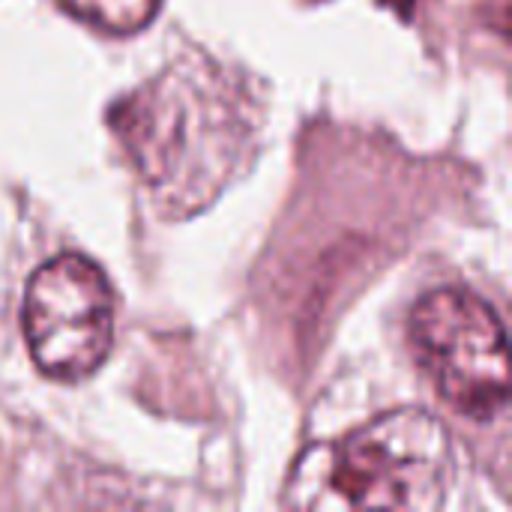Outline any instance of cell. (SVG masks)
<instances>
[{
	"instance_id": "obj_1",
	"label": "cell",
	"mask_w": 512,
	"mask_h": 512,
	"mask_svg": "<svg viewBox=\"0 0 512 512\" xmlns=\"http://www.w3.org/2000/svg\"><path fill=\"white\" fill-rule=\"evenodd\" d=\"M111 126L156 207L192 216L246 168L258 105L243 78L189 54L120 99Z\"/></svg>"
},
{
	"instance_id": "obj_2",
	"label": "cell",
	"mask_w": 512,
	"mask_h": 512,
	"mask_svg": "<svg viewBox=\"0 0 512 512\" xmlns=\"http://www.w3.org/2000/svg\"><path fill=\"white\" fill-rule=\"evenodd\" d=\"M453 480L450 432L417 408L384 414L294 468L288 504L306 510H438Z\"/></svg>"
},
{
	"instance_id": "obj_3",
	"label": "cell",
	"mask_w": 512,
	"mask_h": 512,
	"mask_svg": "<svg viewBox=\"0 0 512 512\" xmlns=\"http://www.w3.org/2000/svg\"><path fill=\"white\" fill-rule=\"evenodd\" d=\"M411 342L459 414L492 420L507 408V333L483 297L465 288L429 294L411 315Z\"/></svg>"
},
{
	"instance_id": "obj_4",
	"label": "cell",
	"mask_w": 512,
	"mask_h": 512,
	"mask_svg": "<svg viewBox=\"0 0 512 512\" xmlns=\"http://www.w3.org/2000/svg\"><path fill=\"white\" fill-rule=\"evenodd\" d=\"M24 339L33 363L54 381L93 375L114 342V294L84 255H57L27 282Z\"/></svg>"
},
{
	"instance_id": "obj_5",
	"label": "cell",
	"mask_w": 512,
	"mask_h": 512,
	"mask_svg": "<svg viewBox=\"0 0 512 512\" xmlns=\"http://www.w3.org/2000/svg\"><path fill=\"white\" fill-rule=\"evenodd\" d=\"M60 6L108 33H135L153 21L162 0H60Z\"/></svg>"
},
{
	"instance_id": "obj_6",
	"label": "cell",
	"mask_w": 512,
	"mask_h": 512,
	"mask_svg": "<svg viewBox=\"0 0 512 512\" xmlns=\"http://www.w3.org/2000/svg\"><path fill=\"white\" fill-rule=\"evenodd\" d=\"M387 9H393L399 18H405V21H411L414 18V12H417V6L423 3V0H381Z\"/></svg>"
}]
</instances>
